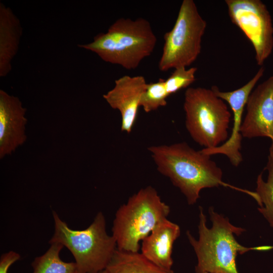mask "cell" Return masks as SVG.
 <instances>
[{
    "label": "cell",
    "mask_w": 273,
    "mask_h": 273,
    "mask_svg": "<svg viewBox=\"0 0 273 273\" xmlns=\"http://www.w3.org/2000/svg\"><path fill=\"white\" fill-rule=\"evenodd\" d=\"M148 150L158 171L180 190L189 205L197 202L203 189L230 187L222 181V171L211 156L186 143L154 146Z\"/></svg>",
    "instance_id": "obj_1"
},
{
    "label": "cell",
    "mask_w": 273,
    "mask_h": 273,
    "mask_svg": "<svg viewBox=\"0 0 273 273\" xmlns=\"http://www.w3.org/2000/svg\"><path fill=\"white\" fill-rule=\"evenodd\" d=\"M199 239H196L189 231L187 236L197 258L196 273H239L237 269V255L250 250L264 251L272 246L246 247L240 245L234 235L239 236L245 229L231 224L227 217L216 213L212 207L208 212L212 226L206 225V216L199 207Z\"/></svg>",
    "instance_id": "obj_2"
},
{
    "label": "cell",
    "mask_w": 273,
    "mask_h": 273,
    "mask_svg": "<svg viewBox=\"0 0 273 273\" xmlns=\"http://www.w3.org/2000/svg\"><path fill=\"white\" fill-rule=\"evenodd\" d=\"M157 40L147 19L120 18L106 32L97 34L93 41L78 47L96 53L105 62L132 70L151 55Z\"/></svg>",
    "instance_id": "obj_3"
},
{
    "label": "cell",
    "mask_w": 273,
    "mask_h": 273,
    "mask_svg": "<svg viewBox=\"0 0 273 273\" xmlns=\"http://www.w3.org/2000/svg\"><path fill=\"white\" fill-rule=\"evenodd\" d=\"M54 233L50 244L59 243L73 256L77 273H99L105 269L117 249L114 237L106 230L104 214L99 212L85 229L73 230L53 211Z\"/></svg>",
    "instance_id": "obj_4"
},
{
    "label": "cell",
    "mask_w": 273,
    "mask_h": 273,
    "mask_svg": "<svg viewBox=\"0 0 273 273\" xmlns=\"http://www.w3.org/2000/svg\"><path fill=\"white\" fill-rule=\"evenodd\" d=\"M170 207L151 186L141 189L117 209L112 228L117 248L139 252L140 242L162 220L167 218Z\"/></svg>",
    "instance_id": "obj_5"
},
{
    "label": "cell",
    "mask_w": 273,
    "mask_h": 273,
    "mask_svg": "<svg viewBox=\"0 0 273 273\" xmlns=\"http://www.w3.org/2000/svg\"><path fill=\"white\" fill-rule=\"evenodd\" d=\"M186 128L193 140L206 149L218 147L229 138L231 113L211 88L189 87L185 93Z\"/></svg>",
    "instance_id": "obj_6"
},
{
    "label": "cell",
    "mask_w": 273,
    "mask_h": 273,
    "mask_svg": "<svg viewBox=\"0 0 273 273\" xmlns=\"http://www.w3.org/2000/svg\"><path fill=\"white\" fill-rule=\"evenodd\" d=\"M206 21L193 0H184L173 28L164 35L158 67L161 71L190 66L201 51Z\"/></svg>",
    "instance_id": "obj_7"
},
{
    "label": "cell",
    "mask_w": 273,
    "mask_h": 273,
    "mask_svg": "<svg viewBox=\"0 0 273 273\" xmlns=\"http://www.w3.org/2000/svg\"><path fill=\"white\" fill-rule=\"evenodd\" d=\"M232 22L252 43L258 65L262 66L273 50V26L266 5L260 0H226Z\"/></svg>",
    "instance_id": "obj_8"
},
{
    "label": "cell",
    "mask_w": 273,
    "mask_h": 273,
    "mask_svg": "<svg viewBox=\"0 0 273 273\" xmlns=\"http://www.w3.org/2000/svg\"><path fill=\"white\" fill-rule=\"evenodd\" d=\"M264 68L261 66L254 77L241 87L230 92H222L215 85L211 89L219 98L228 102L234 116V124L230 138L222 145L211 149L203 148L201 151L211 156L223 154L227 156L232 164L238 166L243 161L241 153L242 135L240 129L242 123V115L248 99L257 82L263 76Z\"/></svg>",
    "instance_id": "obj_9"
},
{
    "label": "cell",
    "mask_w": 273,
    "mask_h": 273,
    "mask_svg": "<svg viewBox=\"0 0 273 273\" xmlns=\"http://www.w3.org/2000/svg\"><path fill=\"white\" fill-rule=\"evenodd\" d=\"M245 107L242 136L268 138L273 146V74L252 90Z\"/></svg>",
    "instance_id": "obj_10"
},
{
    "label": "cell",
    "mask_w": 273,
    "mask_h": 273,
    "mask_svg": "<svg viewBox=\"0 0 273 273\" xmlns=\"http://www.w3.org/2000/svg\"><path fill=\"white\" fill-rule=\"evenodd\" d=\"M27 109L19 99L0 90V158L10 155L27 139Z\"/></svg>",
    "instance_id": "obj_11"
},
{
    "label": "cell",
    "mask_w": 273,
    "mask_h": 273,
    "mask_svg": "<svg viewBox=\"0 0 273 273\" xmlns=\"http://www.w3.org/2000/svg\"><path fill=\"white\" fill-rule=\"evenodd\" d=\"M147 83L141 75H124L115 81L113 88L103 95L110 106L121 116V131L130 133L136 119L141 96Z\"/></svg>",
    "instance_id": "obj_12"
},
{
    "label": "cell",
    "mask_w": 273,
    "mask_h": 273,
    "mask_svg": "<svg viewBox=\"0 0 273 273\" xmlns=\"http://www.w3.org/2000/svg\"><path fill=\"white\" fill-rule=\"evenodd\" d=\"M180 234L179 226L165 218L142 240L141 253L158 266L172 269L173 246Z\"/></svg>",
    "instance_id": "obj_13"
},
{
    "label": "cell",
    "mask_w": 273,
    "mask_h": 273,
    "mask_svg": "<svg viewBox=\"0 0 273 273\" xmlns=\"http://www.w3.org/2000/svg\"><path fill=\"white\" fill-rule=\"evenodd\" d=\"M22 27L12 10L0 3V76L12 70V61L17 54L22 34Z\"/></svg>",
    "instance_id": "obj_14"
},
{
    "label": "cell",
    "mask_w": 273,
    "mask_h": 273,
    "mask_svg": "<svg viewBox=\"0 0 273 273\" xmlns=\"http://www.w3.org/2000/svg\"><path fill=\"white\" fill-rule=\"evenodd\" d=\"M105 270L106 273H175L155 264L141 253L117 248Z\"/></svg>",
    "instance_id": "obj_15"
},
{
    "label": "cell",
    "mask_w": 273,
    "mask_h": 273,
    "mask_svg": "<svg viewBox=\"0 0 273 273\" xmlns=\"http://www.w3.org/2000/svg\"><path fill=\"white\" fill-rule=\"evenodd\" d=\"M50 244L43 254L32 261V273H77L75 262H65L61 259L60 254L64 246L59 243Z\"/></svg>",
    "instance_id": "obj_16"
},
{
    "label": "cell",
    "mask_w": 273,
    "mask_h": 273,
    "mask_svg": "<svg viewBox=\"0 0 273 273\" xmlns=\"http://www.w3.org/2000/svg\"><path fill=\"white\" fill-rule=\"evenodd\" d=\"M265 168L268 172L267 180H263L262 172L258 175L255 193L258 198L257 202L260 206L258 208V211L273 228V146L271 145Z\"/></svg>",
    "instance_id": "obj_17"
},
{
    "label": "cell",
    "mask_w": 273,
    "mask_h": 273,
    "mask_svg": "<svg viewBox=\"0 0 273 273\" xmlns=\"http://www.w3.org/2000/svg\"><path fill=\"white\" fill-rule=\"evenodd\" d=\"M165 85V79L159 78L158 81L147 83L143 93L140 105L146 112L149 113L167 104L169 97Z\"/></svg>",
    "instance_id": "obj_18"
},
{
    "label": "cell",
    "mask_w": 273,
    "mask_h": 273,
    "mask_svg": "<svg viewBox=\"0 0 273 273\" xmlns=\"http://www.w3.org/2000/svg\"><path fill=\"white\" fill-rule=\"evenodd\" d=\"M196 67H181L174 69L171 74L165 80V85L169 96L179 90L188 88L196 80Z\"/></svg>",
    "instance_id": "obj_19"
},
{
    "label": "cell",
    "mask_w": 273,
    "mask_h": 273,
    "mask_svg": "<svg viewBox=\"0 0 273 273\" xmlns=\"http://www.w3.org/2000/svg\"><path fill=\"white\" fill-rule=\"evenodd\" d=\"M20 258V255L14 251L2 254L0 258V273H8L10 267Z\"/></svg>",
    "instance_id": "obj_20"
},
{
    "label": "cell",
    "mask_w": 273,
    "mask_h": 273,
    "mask_svg": "<svg viewBox=\"0 0 273 273\" xmlns=\"http://www.w3.org/2000/svg\"><path fill=\"white\" fill-rule=\"evenodd\" d=\"M99 273H106V271H105V270H103V271H101V272H100Z\"/></svg>",
    "instance_id": "obj_21"
},
{
    "label": "cell",
    "mask_w": 273,
    "mask_h": 273,
    "mask_svg": "<svg viewBox=\"0 0 273 273\" xmlns=\"http://www.w3.org/2000/svg\"><path fill=\"white\" fill-rule=\"evenodd\" d=\"M204 273H208V272H204Z\"/></svg>",
    "instance_id": "obj_22"
}]
</instances>
